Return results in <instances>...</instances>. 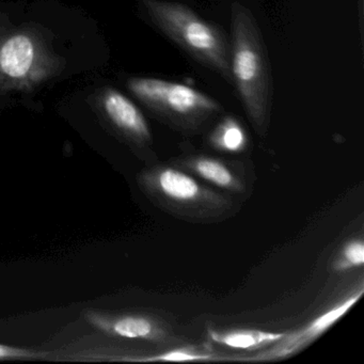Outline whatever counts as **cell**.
Returning a JSON list of instances; mask_svg holds the SVG:
<instances>
[{
    "mask_svg": "<svg viewBox=\"0 0 364 364\" xmlns=\"http://www.w3.org/2000/svg\"><path fill=\"white\" fill-rule=\"evenodd\" d=\"M138 180L157 208L182 220L219 223L240 210V204L233 196L205 184L171 163L153 164Z\"/></svg>",
    "mask_w": 364,
    "mask_h": 364,
    "instance_id": "6da1fadb",
    "label": "cell"
},
{
    "mask_svg": "<svg viewBox=\"0 0 364 364\" xmlns=\"http://www.w3.org/2000/svg\"><path fill=\"white\" fill-rule=\"evenodd\" d=\"M231 74L251 124L265 136L272 109V76L267 52L251 12L232 4Z\"/></svg>",
    "mask_w": 364,
    "mask_h": 364,
    "instance_id": "7a4b0ae2",
    "label": "cell"
},
{
    "mask_svg": "<svg viewBox=\"0 0 364 364\" xmlns=\"http://www.w3.org/2000/svg\"><path fill=\"white\" fill-rule=\"evenodd\" d=\"M154 24L206 67L232 82L231 52L220 29L204 21L191 8L167 0H144Z\"/></svg>",
    "mask_w": 364,
    "mask_h": 364,
    "instance_id": "3957f363",
    "label": "cell"
},
{
    "mask_svg": "<svg viewBox=\"0 0 364 364\" xmlns=\"http://www.w3.org/2000/svg\"><path fill=\"white\" fill-rule=\"evenodd\" d=\"M127 86L142 103L185 131H193L221 110L220 105L212 97L186 85L157 78L135 77L129 80Z\"/></svg>",
    "mask_w": 364,
    "mask_h": 364,
    "instance_id": "277c9868",
    "label": "cell"
},
{
    "mask_svg": "<svg viewBox=\"0 0 364 364\" xmlns=\"http://www.w3.org/2000/svg\"><path fill=\"white\" fill-rule=\"evenodd\" d=\"M364 293L363 282L357 289L338 300L318 316L294 331H287L281 340L267 348L253 353L233 355L235 362H268L289 359L308 348L317 338H321L334 323L345 316L353 306L361 299Z\"/></svg>",
    "mask_w": 364,
    "mask_h": 364,
    "instance_id": "5b68a950",
    "label": "cell"
},
{
    "mask_svg": "<svg viewBox=\"0 0 364 364\" xmlns=\"http://www.w3.org/2000/svg\"><path fill=\"white\" fill-rule=\"evenodd\" d=\"M85 318L107 336L127 340L144 341L167 348L184 342L173 326L163 317L146 313L85 312Z\"/></svg>",
    "mask_w": 364,
    "mask_h": 364,
    "instance_id": "8992f818",
    "label": "cell"
},
{
    "mask_svg": "<svg viewBox=\"0 0 364 364\" xmlns=\"http://www.w3.org/2000/svg\"><path fill=\"white\" fill-rule=\"evenodd\" d=\"M202 182L230 196H244L250 188L246 167L240 161L206 154H193L170 161Z\"/></svg>",
    "mask_w": 364,
    "mask_h": 364,
    "instance_id": "52a82bcc",
    "label": "cell"
},
{
    "mask_svg": "<svg viewBox=\"0 0 364 364\" xmlns=\"http://www.w3.org/2000/svg\"><path fill=\"white\" fill-rule=\"evenodd\" d=\"M102 102L106 116L125 137L141 148H150L152 133L148 121L131 100L119 91L107 89Z\"/></svg>",
    "mask_w": 364,
    "mask_h": 364,
    "instance_id": "ba28073f",
    "label": "cell"
},
{
    "mask_svg": "<svg viewBox=\"0 0 364 364\" xmlns=\"http://www.w3.org/2000/svg\"><path fill=\"white\" fill-rule=\"evenodd\" d=\"M215 345L206 341L202 344L178 343L164 348L156 353L146 355H125L120 361L139 363H191V362H233V355L214 348Z\"/></svg>",
    "mask_w": 364,
    "mask_h": 364,
    "instance_id": "9c48e42d",
    "label": "cell"
},
{
    "mask_svg": "<svg viewBox=\"0 0 364 364\" xmlns=\"http://www.w3.org/2000/svg\"><path fill=\"white\" fill-rule=\"evenodd\" d=\"M287 332L266 331L255 328H230L220 329L212 326L206 329L208 342L213 345L234 349V350L253 351L262 350L272 346L284 336Z\"/></svg>",
    "mask_w": 364,
    "mask_h": 364,
    "instance_id": "30bf717a",
    "label": "cell"
},
{
    "mask_svg": "<svg viewBox=\"0 0 364 364\" xmlns=\"http://www.w3.org/2000/svg\"><path fill=\"white\" fill-rule=\"evenodd\" d=\"M36 53L28 36L9 38L0 48V71L12 80H24L35 67Z\"/></svg>",
    "mask_w": 364,
    "mask_h": 364,
    "instance_id": "8fae6325",
    "label": "cell"
},
{
    "mask_svg": "<svg viewBox=\"0 0 364 364\" xmlns=\"http://www.w3.org/2000/svg\"><path fill=\"white\" fill-rule=\"evenodd\" d=\"M208 144L213 150L225 154H242L249 146V137L242 123L233 117H225L210 132Z\"/></svg>",
    "mask_w": 364,
    "mask_h": 364,
    "instance_id": "7c38bea8",
    "label": "cell"
},
{
    "mask_svg": "<svg viewBox=\"0 0 364 364\" xmlns=\"http://www.w3.org/2000/svg\"><path fill=\"white\" fill-rule=\"evenodd\" d=\"M364 264V242L361 237L347 240L334 257L332 269L338 274L361 268Z\"/></svg>",
    "mask_w": 364,
    "mask_h": 364,
    "instance_id": "4fadbf2b",
    "label": "cell"
},
{
    "mask_svg": "<svg viewBox=\"0 0 364 364\" xmlns=\"http://www.w3.org/2000/svg\"><path fill=\"white\" fill-rule=\"evenodd\" d=\"M46 353L33 350V349L21 348V347L8 346L0 344V360L6 359H35L41 358Z\"/></svg>",
    "mask_w": 364,
    "mask_h": 364,
    "instance_id": "5bb4252c",
    "label": "cell"
}]
</instances>
